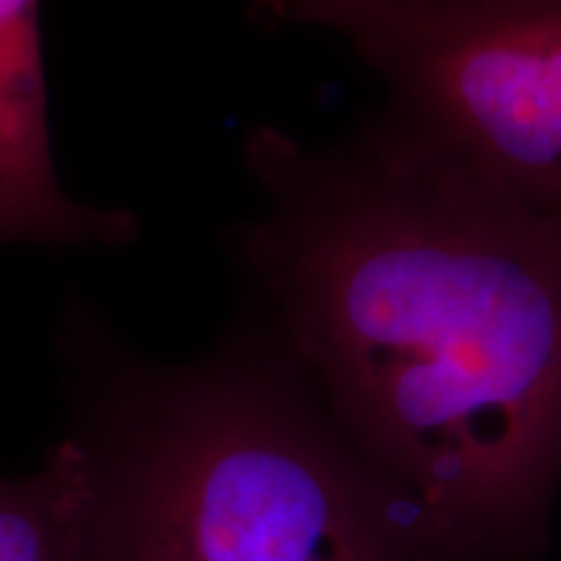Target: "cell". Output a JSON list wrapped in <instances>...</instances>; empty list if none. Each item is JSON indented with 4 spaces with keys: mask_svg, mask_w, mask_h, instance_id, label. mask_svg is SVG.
<instances>
[{
    "mask_svg": "<svg viewBox=\"0 0 561 561\" xmlns=\"http://www.w3.org/2000/svg\"><path fill=\"white\" fill-rule=\"evenodd\" d=\"M265 26H320L388 89L385 112L561 219V0H252Z\"/></svg>",
    "mask_w": 561,
    "mask_h": 561,
    "instance_id": "3957f363",
    "label": "cell"
},
{
    "mask_svg": "<svg viewBox=\"0 0 561 561\" xmlns=\"http://www.w3.org/2000/svg\"><path fill=\"white\" fill-rule=\"evenodd\" d=\"M39 3L0 0V244H130L136 214L81 206L55 174Z\"/></svg>",
    "mask_w": 561,
    "mask_h": 561,
    "instance_id": "277c9868",
    "label": "cell"
},
{
    "mask_svg": "<svg viewBox=\"0 0 561 561\" xmlns=\"http://www.w3.org/2000/svg\"><path fill=\"white\" fill-rule=\"evenodd\" d=\"M237 250L335 424L476 561H536L561 483V219L380 112L261 125Z\"/></svg>",
    "mask_w": 561,
    "mask_h": 561,
    "instance_id": "6da1fadb",
    "label": "cell"
},
{
    "mask_svg": "<svg viewBox=\"0 0 561 561\" xmlns=\"http://www.w3.org/2000/svg\"><path fill=\"white\" fill-rule=\"evenodd\" d=\"M73 437L89 473L76 561H476L273 339L128 369Z\"/></svg>",
    "mask_w": 561,
    "mask_h": 561,
    "instance_id": "7a4b0ae2",
    "label": "cell"
}]
</instances>
